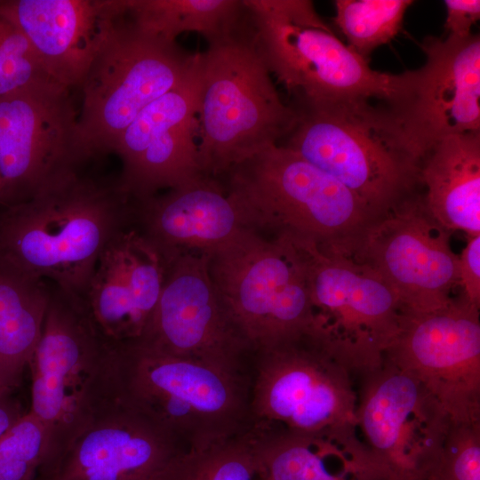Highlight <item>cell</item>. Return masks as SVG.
<instances>
[{"instance_id":"cell-1","label":"cell","mask_w":480,"mask_h":480,"mask_svg":"<svg viewBox=\"0 0 480 480\" xmlns=\"http://www.w3.org/2000/svg\"><path fill=\"white\" fill-rule=\"evenodd\" d=\"M83 167L0 207V258L84 300L102 252L134 226L135 201L119 176Z\"/></svg>"},{"instance_id":"cell-2","label":"cell","mask_w":480,"mask_h":480,"mask_svg":"<svg viewBox=\"0 0 480 480\" xmlns=\"http://www.w3.org/2000/svg\"><path fill=\"white\" fill-rule=\"evenodd\" d=\"M115 399L168 433L186 452L228 440L252 424L250 382L139 340L113 345Z\"/></svg>"},{"instance_id":"cell-3","label":"cell","mask_w":480,"mask_h":480,"mask_svg":"<svg viewBox=\"0 0 480 480\" xmlns=\"http://www.w3.org/2000/svg\"><path fill=\"white\" fill-rule=\"evenodd\" d=\"M221 178L249 229L314 242L356 259L378 218L334 178L288 148L272 145Z\"/></svg>"},{"instance_id":"cell-4","label":"cell","mask_w":480,"mask_h":480,"mask_svg":"<svg viewBox=\"0 0 480 480\" xmlns=\"http://www.w3.org/2000/svg\"><path fill=\"white\" fill-rule=\"evenodd\" d=\"M282 146L326 172L379 219L420 191L421 159L386 107L367 100L297 105Z\"/></svg>"},{"instance_id":"cell-5","label":"cell","mask_w":480,"mask_h":480,"mask_svg":"<svg viewBox=\"0 0 480 480\" xmlns=\"http://www.w3.org/2000/svg\"><path fill=\"white\" fill-rule=\"evenodd\" d=\"M207 42L200 57L197 145L203 173L220 179L284 139L297 112L275 87L247 10L233 31Z\"/></svg>"},{"instance_id":"cell-6","label":"cell","mask_w":480,"mask_h":480,"mask_svg":"<svg viewBox=\"0 0 480 480\" xmlns=\"http://www.w3.org/2000/svg\"><path fill=\"white\" fill-rule=\"evenodd\" d=\"M258 51L297 105L380 99L388 103L403 75L372 69L343 44L308 0H243Z\"/></svg>"},{"instance_id":"cell-7","label":"cell","mask_w":480,"mask_h":480,"mask_svg":"<svg viewBox=\"0 0 480 480\" xmlns=\"http://www.w3.org/2000/svg\"><path fill=\"white\" fill-rule=\"evenodd\" d=\"M196 53L139 28L125 8L116 19L78 89L76 143L84 164L114 149L152 101L180 84Z\"/></svg>"},{"instance_id":"cell-8","label":"cell","mask_w":480,"mask_h":480,"mask_svg":"<svg viewBox=\"0 0 480 480\" xmlns=\"http://www.w3.org/2000/svg\"><path fill=\"white\" fill-rule=\"evenodd\" d=\"M113 345L98 331L84 300L52 284L41 337L34 351L29 412L48 433L49 461L115 399Z\"/></svg>"},{"instance_id":"cell-9","label":"cell","mask_w":480,"mask_h":480,"mask_svg":"<svg viewBox=\"0 0 480 480\" xmlns=\"http://www.w3.org/2000/svg\"><path fill=\"white\" fill-rule=\"evenodd\" d=\"M353 372L307 335L255 353L252 423L335 443L360 461Z\"/></svg>"},{"instance_id":"cell-10","label":"cell","mask_w":480,"mask_h":480,"mask_svg":"<svg viewBox=\"0 0 480 480\" xmlns=\"http://www.w3.org/2000/svg\"><path fill=\"white\" fill-rule=\"evenodd\" d=\"M209 271L254 353L312 335L305 262L289 236L244 230L209 255Z\"/></svg>"},{"instance_id":"cell-11","label":"cell","mask_w":480,"mask_h":480,"mask_svg":"<svg viewBox=\"0 0 480 480\" xmlns=\"http://www.w3.org/2000/svg\"><path fill=\"white\" fill-rule=\"evenodd\" d=\"M290 238L305 262L311 336L353 374L380 367L400 331L403 310L396 293L365 262Z\"/></svg>"},{"instance_id":"cell-12","label":"cell","mask_w":480,"mask_h":480,"mask_svg":"<svg viewBox=\"0 0 480 480\" xmlns=\"http://www.w3.org/2000/svg\"><path fill=\"white\" fill-rule=\"evenodd\" d=\"M361 378L356 428L367 475L426 480L452 422L413 376L387 360Z\"/></svg>"},{"instance_id":"cell-13","label":"cell","mask_w":480,"mask_h":480,"mask_svg":"<svg viewBox=\"0 0 480 480\" xmlns=\"http://www.w3.org/2000/svg\"><path fill=\"white\" fill-rule=\"evenodd\" d=\"M384 360L413 376L451 422H480V307L462 294L432 312H403Z\"/></svg>"},{"instance_id":"cell-14","label":"cell","mask_w":480,"mask_h":480,"mask_svg":"<svg viewBox=\"0 0 480 480\" xmlns=\"http://www.w3.org/2000/svg\"><path fill=\"white\" fill-rule=\"evenodd\" d=\"M72 90L44 81L0 98V207L27 201L60 175L84 165Z\"/></svg>"},{"instance_id":"cell-15","label":"cell","mask_w":480,"mask_h":480,"mask_svg":"<svg viewBox=\"0 0 480 480\" xmlns=\"http://www.w3.org/2000/svg\"><path fill=\"white\" fill-rule=\"evenodd\" d=\"M138 340L251 379L255 353L215 288L208 254L182 253L167 263L158 302Z\"/></svg>"},{"instance_id":"cell-16","label":"cell","mask_w":480,"mask_h":480,"mask_svg":"<svg viewBox=\"0 0 480 480\" xmlns=\"http://www.w3.org/2000/svg\"><path fill=\"white\" fill-rule=\"evenodd\" d=\"M451 235L418 192L369 227L356 260L381 276L403 312H432L447 306L459 286V255L451 247Z\"/></svg>"},{"instance_id":"cell-17","label":"cell","mask_w":480,"mask_h":480,"mask_svg":"<svg viewBox=\"0 0 480 480\" xmlns=\"http://www.w3.org/2000/svg\"><path fill=\"white\" fill-rule=\"evenodd\" d=\"M425 63L403 72L399 92L386 103L421 159L440 140L480 132V37H426Z\"/></svg>"},{"instance_id":"cell-18","label":"cell","mask_w":480,"mask_h":480,"mask_svg":"<svg viewBox=\"0 0 480 480\" xmlns=\"http://www.w3.org/2000/svg\"><path fill=\"white\" fill-rule=\"evenodd\" d=\"M200 57L183 80L148 104L126 128L114 153L119 176L136 201L194 180L202 172L198 135Z\"/></svg>"},{"instance_id":"cell-19","label":"cell","mask_w":480,"mask_h":480,"mask_svg":"<svg viewBox=\"0 0 480 480\" xmlns=\"http://www.w3.org/2000/svg\"><path fill=\"white\" fill-rule=\"evenodd\" d=\"M186 451L114 399L65 445L39 480H164Z\"/></svg>"},{"instance_id":"cell-20","label":"cell","mask_w":480,"mask_h":480,"mask_svg":"<svg viewBox=\"0 0 480 480\" xmlns=\"http://www.w3.org/2000/svg\"><path fill=\"white\" fill-rule=\"evenodd\" d=\"M166 269L161 252L135 226L108 245L84 300L94 325L110 344L136 341L143 336Z\"/></svg>"},{"instance_id":"cell-21","label":"cell","mask_w":480,"mask_h":480,"mask_svg":"<svg viewBox=\"0 0 480 480\" xmlns=\"http://www.w3.org/2000/svg\"><path fill=\"white\" fill-rule=\"evenodd\" d=\"M46 74L78 89L125 0H1Z\"/></svg>"},{"instance_id":"cell-22","label":"cell","mask_w":480,"mask_h":480,"mask_svg":"<svg viewBox=\"0 0 480 480\" xmlns=\"http://www.w3.org/2000/svg\"><path fill=\"white\" fill-rule=\"evenodd\" d=\"M134 226L166 262L182 253L210 255L249 229L224 184L205 174L164 194L135 200Z\"/></svg>"},{"instance_id":"cell-23","label":"cell","mask_w":480,"mask_h":480,"mask_svg":"<svg viewBox=\"0 0 480 480\" xmlns=\"http://www.w3.org/2000/svg\"><path fill=\"white\" fill-rule=\"evenodd\" d=\"M420 180L426 208L441 226L480 235V132L437 142L423 157Z\"/></svg>"},{"instance_id":"cell-24","label":"cell","mask_w":480,"mask_h":480,"mask_svg":"<svg viewBox=\"0 0 480 480\" xmlns=\"http://www.w3.org/2000/svg\"><path fill=\"white\" fill-rule=\"evenodd\" d=\"M52 284L0 258V392H14L42 334Z\"/></svg>"},{"instance_id":"cell-25","label":"cell","mask_w":480,"mask_h":480,"mask_svg":"<svg viewBox=\"0 0 480 480\" xmlns=\"http://www.w3.org/2000/svg\"><path fill=\"white\" fill-rule=\"evenodd\" d=\"M257 476L261 480H360L364 470L344 447L283 428L252 423Z\"/></svg>"},{"instance_id":"cell-26","label":"cell","mask_w":480,"mask_h":480,"mask_svg":"<svg viewBox=\"0 0 480 480\" xmlns=\"http://www.w3.org/2000/svg\"><path fill=\"white\" fill-rule=\"evenodd\" d=\"M126 12L141 29L172 42L183 32L207 41L225 36L246 14L243 0H126Z\"/></svg>"},{"instance_id":"cell-27","label":"cell","mask_w":480,"mask_h":480,"mask_svg":"<svg viewBox=\"0 0 480 480\" xmlns=\"http://www.w3.org/2000/svg\"><path fill=\"white\" fill-rule=\"evenodd\" d=\"M411 0H337L335 23L348 46L369 61L371 53L400 31Z\"/></svg>"},{"instance_id":"cell-28","label":"cell","mask_w":480,"mask_h":480,"mask_svg":"<svg viewBox=\"0 0 480 480\" xmlns=\"http://www.w3.org/2000/svg\"><path fill=\"white\" fill-rule=\"evenodd\" d=\"M251 426L244 432L205 449L180 455L164 480H256Z\"/></svg>"},{"instance_id":"cell-29","label":"cell","mask_w":480,"mask_h":480,"mask_svg":"<svg viewBox=\"0 0 480 480\" xmlns=\"http://www.w3.org/2000/svg\"><path fill=\"white\" fill-rule=\"evenodd\" d=\"M48 433L29 411L0 437V480H39L49 461Z\"/></svg>"},{"instance_id":"cell-30","label":"cell","mask_w":480,"mask_h":480,"mask_svg":"<svg viewBox=\"0 0 480 480\" xmlns=\"http://www.w3.org/2000/svg\"><path fill=\"white\" fill-rule=\"evenodd\" d=\"M44 81L53 80L26 35L0 3V98Z\"/></svg>"},{"instance_id":"cell-31","label":"cell","mask_w":480,"mask_h":480,"mask_svg":"<svg viewBox=\"0 0 480 480\" xmlns=\"http://www.w3.org/2000/svg\"><path fill=\"white\" fill-rule=\"evenodd\" d=\"M426 480H480V422L451 423Z\"/></svg>"},{"instance_id":"cell-32","label":"cell","mask_w":480,"mask_h":480,"mask_svg":"<svg viewBox=\"0 0 480 480\" xmlns=\"http://www.w3.org/2000/svg\"><path fill=\"white\" fill-rule=\"evenodd\" d=\"M459 286L465 299L480 307V235L468 236L459 255Z\"/></svg>"},{"instance_id":"cell-33","label":"cell","mask_w":480,"mask_h":480,"mask_svg":"<svg viewBox=\"0 0 480 480\" xmlns=\"http://www.w3.org/2000/svg\"><path fill=\"white\" fill-rule=\"evenodd\" d=\"M444 28L449 36L464 39L470 36L471 28L480 19L479 0H445Z\"/></svg>"},{"instance_id":"cell-34","label":"cell","mask_w":480,"mask_h":480,"mask_svg":"<svg viewBox=\"0 0 480 480\" xmlns=\"http://www.w3.org/2000/svg\"><path fill=\"white\" fill-rule=\"evenodd\" d=\"M13 392H0V437L25 412Z\"/></svg>"},{"instance_id":"cell-35","label":"cell","mask_w":480,"mask_h":480,"mask_svg":"<svg viewBox=\"0 0 480 480\" xmlns=\"http://www.w3.org/2000/svg\"><path fill=\"white\" fill-rule=\"evenodd\" d=\"M360 480H385V479L379 478V477H366Z\"/></svg>"},{"instance_id":"cell-36","label":"cell","mask_w":480,"mask_h":480,"mask_svg":"<svg viewBox=\"0 0 480 480\" xmlns=\"http://www.w3.org/2000/svg\"><path fill=\"white\" fill-rule=\"evenodd\" d=\"M1 189H2V180H1V176H0V193H1Z\"/></svg>"},{"instance_id":"cell-37","label":"cell","mask_w":480,"mask_h":480,"mask_svg":"<svg viewBox=\"0 0 480 480\" xmlns=\"http://www.w3.org/2000/svg\"><path fill=\"white\" fill-rule=\"evenodd\" d=\"M256 480H261V479H260V477H259V476H257V478H256Z\"/></svg>"}]
</instances>
